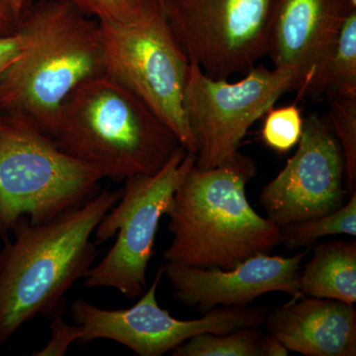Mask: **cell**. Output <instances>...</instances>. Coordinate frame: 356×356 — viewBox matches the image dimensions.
<instances>
[{
	"instance_id": "8fae6325",
	"label": "cell",
	"mask_w": 356,
	"mask_h": 356,
	"mask_svg": "<svg viewBox=\"0 0 356 356\" xmlns=\"http://www.w3.org/2000/svg\"><path fill=\"white\" fill-rule=\"evenodd\" d=\"M297 146L259 195L267 219L280 228L334 212L346 203L348 193L343 153L327 121L310 115Z\"/></svg>"
},
{
	"instance_id": "603a6c76",
	"label": "cell",
	"mask_w": 356,
	"mask_h": 356,
	"mask_svg": "<svg viewBox=\"0 0 356 356\" xmlns=\"http://www.w3.org/2000/svg\"><path fill=\"white\" fill-rule=\"evenodd\" d=\"M25 40L19 30L0 36V77L9 65L19 57L24 49Z\"/></svg>"
},
{
	"instance_id": "4fadbf2b",
	"label": "cell",
	"mask_w": 356,
	"mask_h": 356,
	"mask_svg": "<svg viewBox=\"0 0 356 356\" xmlns=\"http://www.w3.org/2000/svg\"><path fill=\"white\" fill-rule=\"evenodd\" d=\"M353 9L343 0H278L271 7L266 55L274 67L294 72L299 97H315L325 60Z\"/></svg>"
},
{
	"instance_id": "5bb4252c",
	"label": "cell",
	"mask_w": 356,
	"mask_h": 356,
	"mask_svg": "<svg viewBox=\"0 0 356 356\" xmlns=\"http://www.w3.org/2000/svg\"><path fill=\"white\" fill-rule=\"evenodd\" d=\"M271 336L289 351L305 356H355L353 304L304 295L266 316Z\"/></svg>"
},
{
	"instance_id": "83f0119b",
	"label": "cell",
	"mask_w": 356,
	"mask_h": 356,
	"mask_svg": "<svg viewBox=\"0 0 356 356\" xmlns=\"http://www.w3.org/2000/svg\"><path fill=\"white\" fill-rule=\"evenodd\" d=\"M161 1V0H159V2Z\"/></svg>"
},
{
	"instance_id": "e0dca14e",
	"label": "cell",
	"mask_w": 356,
	"mask_h": 356,
	"mask_svg": "<svg viewBox=\"0 0 356 356\" xmlns=\"http://www.w3.org/2000/svg\"><path fill=\"white\" fill-rule=\"evenodd\" d=\"M282 243L288 250L310 248L318 238L327 236H356V191L341 208L316 219L281 227Z\"/></svg>"
},
{
	"instance_id": "ac0fdd59",
	"label": "cell",
	"mask_w": 356,
	"mask_h": 356,
	"mask_svg": "<svg viewBox=\"0 0 356 356\" xmlns=\"http://www.w3.org/2000/svg\"><path fill=\"white\" fill-rule=\"evenodd\" d=\"M257 327L228 334H197L172 351L173 356H261L262 337Z\"/></svg>"
},
{
	"instance_id": "2e32d148",
	"label": "cell",
	"mask_w": 356,
	"mask_h": 356,
	"mask_svg": "<svg viewBox=\"0 0 356 356\" xmlns=\"http://www.w3.org/2000/svg\"><path fill=\"white\" fill-rule=\"evenodd\" d=\"M356 96V9L344 19L321 72L315 96Z\"/></svg>"
},
{
	"instance_id": "6da1fadb",
	"label": "cell",
	"mask_w": 356,
	"mask_h": 356,
	"mask_svg": "<svg viewBox=\"0 0 356 356\" xmlns=\"http://www.w3.org/2000/svg\"><path fill=\"white\" fill-rule=\"evenodd\" d=\"M121 195L122 189H104L44 224H31L22 217L11 231L13 240L3 236L0 348L33 318L64 312L65 295L86 277L97 257V245L90 236Z\"/></svg>"
},
{
	"instance_id": "484cf974",
	"label": "cell",
	"mask_w": 356,
	"mask_h": 356,
	"mask_svg": "<svg viewBox=\"0 0 356 356\" xmlns=\"http://www.w3.org/2000/svg\"><path fill=\"white\" fill-rule=\"evenodd\" d=\"M28 0H8L9 4H10L14 13L19 18L21 13H22L23 8H24L26 2Z\"/></svg>"
},
{
	"instance_id": "277c9868",
	"label": "cell",
	"mask_w": 356,
	"mask_h": 356,
	"mask_svg": "<svg viewBox=\"0 0 356 356\" xmlns=\"http://www.w3.org/2000/svg\"><path fill=\"white\" fill-rule=\"evenodd\" d=\"M49 138L113 181L158 172L181 146L139 97L105 72L70 95Z\"/></svg>"
},
{
	"instance_id": "52a82bcc",
	"label": "cell",
	"mask_w": 356,
	"mask_h": 356,
	"mask_svg": "<svg viewBox=\"0 0 356 356\" xmlns=\"http://www.w3.org/2000/svg\"><path fill=\"white\" fill-rule=\"evenodd\" d=\"M105 74L128 88L172 130L186 151L195 140L184 110L189 60L175 41L161 6L132 23L98 22Z\"/></svg>"
},
{
	"instance_id": "7c38bea8",
	"label": "cell",
	"mask_w": 356,
	"mask_h": 356,
	"mask_svg": "<svg viewBox=\"0 0 356 356\" xmlns=\"http://www.w3.org/2000/svg\"><path fill=\"white\" fill-rule=\"evenodd\" d=\"M307 254L308 248L290 257L259 254L228 270L170 261L163 268L175 298L207 313L217 306L248 307L269 292H284L292 298L302 296L299 273Z\"/></svg>"
},
{
	"instance_id": "7402d4cb",
	"label": "cell",
	"mask_w": 356,
	"mask_h": 356,
	"mask_svg": "<svg viewBox=\"0 0 356 356\" xmlns=\"http://www.w3.org/2000/svg\"><path fill=\"white\" fill-rule=\"evenodd\" d=\"M63 313L55 314L51 317L50 325L51 339L41 350L34 351V356H63L67 355L72 343L81 337V327L72 325L63 318Z\"/></svg>"
},
{
	"instance_id": "5b68a950",
	"label": "cell",
	"mask_w": 356,
	"mask_h": 356,
	"mask_svg": "<svg viewBox=\"0 0 356 356\" xmlns=\"http://www.w3.org/2000/svg\"><path fill=\"white\" fill-rule=\"evenodd\" d=\"M103 178L31 124L0 114V238L22 217L44 224L81 207Z\"/></svg>"
},
{
	"instance_id": "30bf717a",
	"label": "cell",
	"mask_w": 356,
	"mask_h": 356,
	"mask_svg": "<svg viewBox=\"0 0 356 356\" xmlns=\"http://www.w3.org/2000/svg\"><path fill=\"white\" fill-rule=\"evenodd\" d=\"M165 274L159 267L151 286L133 307L107 310L76 299L70 305L72 320L81 327L76 343L86 346L95 339H111L127 346L140 356H161L197 334H228L245 327H257L266 314L248 307H222L208 311L202 318L178 320L161 309L156 290Z\"/></svg>"
},
{
	"instance_id": "9a60e30c",
	"label": "cell",
	"mask_w": 356,
	"mask_h": 356,
	"mask_svg": "<svg viewBox=\"0 0 356 356\" xmlns=\"http://www.w3.org/2000/svg\"><path fill=\"white\" fill-rule=\"evenodd\" d=\"M304 296L356 302V241L318 243L305 268L299 273Z\"/></svg>"
},
{
	"instance_id": "3957f363",
	"label": "cell",
	"mask_w": 356,
	"mask_h": 356,
	"mask_svg": "<svg viewBox=\"0 0 356 356\" xmlns=\"http://www.w3.org/2000/svg\"><path fill=\"white\" fill-rule=\"evenodd\" d=\"M17 30L24 49L0 77V114L49 137L70 95L105 72L99 25L65 0H48L19 20Z\"/></svg>"
},
{
	"instance_id": "44dd1931",
	"label": "cell",
	"mask_w": 356,
	"mask_h": 356,
	"mask_svg": "<svg viewBox=\"0 0 356 356\" xmlns=\"http://www.w3.org/2000/svg\"><path fill=\"white\" fill-rule=\"evenodd\" d=\"M97 22L132 23L159 6V0H65Z\"/></svg>"
},
{
	"instance_id": "8992f818",
	"label": "cell",
	"mask_w": 356,
	"mask_h": 356,
	"mask_svg": "<svg viewBox=\"0 0 356 356\" xmlns=\"http://www.w3.org/2000/svg\"><path fill=\"white\" fill-rule=\"evenodd\" d=\"M196 163V154L178 147L158 172L125 180L118 202L96 227L95 243L116 236L107 254L83 278L86 287H109L125 298H140L147 290V269L154 254L161 218L173 194Z\"/></svg>"
},
{
	"instance_id": "ba28073f",
	"label": "cell",
	"mask_w": 356,
	"mask_h": 356,
	"mask_svg": "<svg viewBox=\"0 0 356 356\" xmlns=\"http://www.w3.org/2000/svg\"><path fill=\"white\" fill-rule=\"evenodd\" d=\"M296 88V76L287 69L254 65L241 81L229 83L189 63L184 110L197 149L195 165L211 170L235 158L248 129Z\"/></svg>"
},
{
	"instance_id": "4316f807",
	"label": "cell",
	"mask_w": 356,
	"mask_h": 356,
	"mask_svg": "<svg viewBox=\"0 0 356 356\" xmlns=\"http://www.w3.org/2000/svg\"><path fill=\"white\" fill-rule=\"evenodd\" d=\"M350 2L351 8L356 9V0H348Z\"/></svg>"
},
{
	"instance_id": "9c48e42d",
	"label": "cell",
	"mask_w": 356,
	"mask_h": 356,
	"mask_svg": "<svg viewBox=\"0 0 356 356\" xmlns=\"http://www.w3.org/2000/svg\"><path fill=\"white\" fill-rule=\"evenodd\" d=\"M273 0H161V11L189 63L228 79L266 55Z\"/></svg>"
},
{
	"instance_id": "d4e9b609",
	"label": "cell",
	"mask_w": 356,
	"mask_h": 356,
	"mask_svg": "<svg viewBox=\"0 0 356 356\" xmlns=\"http://www.w3.org/2000/svg\"><path fill=\"white\" fill-rule=\"evenodd\" d=\"M290 351L280 339L273 336L262 337L261 356H287Z\"/></svg>"
},
{
	"instance_id": "cb8c5ba5",
	"label": "cell",
	"mask_w": 356,
	"mask_h": 356,
	"mask_svg": "<svg viewBox=\"0 0 356 356\" xmlns=\"http://www.w3.org/2000/svg\"><path fill=\"white\" fill-rule=\"evenodd\" d=\"M20 18L14 13L8 0H0V36L17 30Z\"/></svg>"
},
{
	"instance_id": "7a4b0ae2",
	"label": "cell",
	"mask_w": 356,
	"mask_h": 356,
	"mask_svg": "<svg viewBox=\"0 0 356 356\" xmlns=\"http://www.w3.org/2000/svg\"><path fill=\"white\" fill-rule=\"evenodd\" d=\"M257 172L254 161L241 152L211 170L194 165L165 212L172 238L163 259L228 270L282 243L280 227L248 202L245 186Z\"/></svg>"
},
{
	"instance_id": "d6986e66",
	"label": "cell",
	"mask_w": 356,
	"mask_h": 356,
	"mask_svg": "<svg viewBox=\"0 0 356 356\" xmlns=\"http://www.w3.org/2000/svg\"><path fill=\"white\" fill-rule=\"evenodd\" d=\"M329 122L341 145L344 163V186L348 193L356 191V96L332 98Z\"/></svg>"
},
{
	"instance_id": "ffe728a7",
	"label": "cell",
	"mask_w": 356,
	"mask_h": 356,
	"mask_svg": "<svg viewBox=\"0 0 356 356\" xmlns=\"http://www.w3.org/2000/svg\"><path fill=\"white\" fill-rule=\"evenodd\" d=\"M304 119L296 104L267 111L261 130L266 147L278 154H286L298 145L303 132Z\"/></svg>"
}]
</instances>
